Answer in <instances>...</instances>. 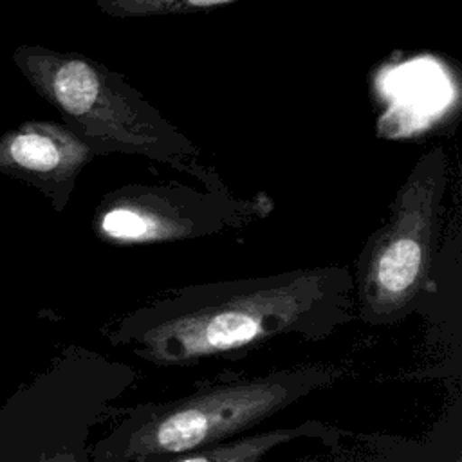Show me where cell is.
Wrapping results in <instances>:
<instances>
[{"label": "cell", "mask_w": 462, "mask_h": 462, "mask_svg": "<svg viewBox=\"0 0 462 462\" xmlns=\"http://www.w3.org/2000/svg\"><path fill=\"white\" fill-rule=\"evenodd\" d=\"M244 0H94L96 7L112 18H146L188 14Z\"/></svg>", "instance_id": "8"}, {"label": "cell", "mask_w": 462, "mask_h": 462, "mask_svg": "<svg viewBox=\"0 0 462 462\" xmlns=\"http://www.w3.org/2000/svg\"><path fill=\"white\" fill-rule=\"evenodd\" d=\"M354 310L348 267H298L164 289L128 310L110 341L152 365L186 366L285 336L321 341L350 323Z\"/></svg>", "instance_id": "1"}, {"label": "cell", "mask_w": 462, "mask_h": 462, "mask_svg": "<svg viewBox=\"0 0 462 462\" xmlns=\"http://www.w3.org/2000/svg\"><path fill=\"white\" fill-rule=\"evenodd\" d=\"M204 186H121L103 197L92 227L112 245H152L244 229L271 211V200L262 193L240 199L220 179Z\"/></svg>", "instance_id": "5"}, {"label": "cell", "mask_w": 462, "mask_h": 462, "mask_svg": "<svg viewBox=\"0 0 462 462\" xmlns=\"http://www.w3.org/2000/svg\"><path fill=\"white\" fill-rule=\"evenodd\" d=\"M96 157L67 125L25 121L0 137V173L40 189L61 211L81 170Z\"/></svg>", "instance_id": "6"}, {"label": "cell", "mask_w": 462, "mask_h": 462, "mask_svg": "<svg viewBox=\"0 0 462 462\" xmlns=\"http://www.w3.org/2000/svg\"><path fill=\"white\" fill-rule=\"evenodd\" d=\"M446 186L448 157L442 146H433L419 157L392 200L388 220L359 253L354 303L363 323L401 321L428 287Z\"/></svg>", "instance_id": "4"}, {"label": "cell", "mask_w": 462, "mask_h": 462, "mask_svg": "<svg viewBox=\"0 0 462 462\" xmlns=\"http://www.w3.org/2000/svg\"><path fill=\"white\" fill-rule=\"evenodd\" d=\"M339 435L341 431L336 426L319 420H305L296 426L240 435L220 444L177 453L159 462H260L271 449L282 444L300 439H318L327 446H336Z\"/></svg>", "instance_id": "7"}, {"label": "cell", "mask_w": 462, "mask_h": 462, "mask_svg": "<svg viewBox=\"0 0 462 462\" xmlns=\"http://www.w3.org/2000/svg\"><path fill=\"white\" fill-rule=\"evenodd\" d=\"M13 61L31 87L96 155L125 153L164 162L202 180L199 146L134 85L105 63L43 45H20Z\"/></svg>", "instance_id": "3"}, {"label": "cell", "mask_w": 462, "mask_h": 462, "mask_svg": "<svg viewBox=\"0 0 462 462\" xmlns=\"http://www.w3.org/2000/svg\"><path fill=\"white\" fill-rule=\"evenodd\" d=\"M345 366L309 363L263 375L227 379L171 401L143 402L96 442L94 462H159L240 437L312 392L332 386Z\"/></svg>", "instance_id": "2"}]
</instances>
